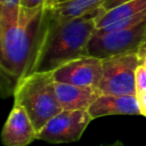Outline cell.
I'll use <instances>...</instances> for the list:
<instances>
[{
	"label": "cell",
	"instance_id": "9",
	"mask_svg": "<svg viewBox=\"0 0 146 146\" xmlns=\"http://www.w3.org/2000/svg\"><path fill=\"white\" fill-rule=\"evenodd\" d=\"M91 119L106 115H141L135 95H100L88 108Z\"/></svg>",
	"mask_w": 146,
	"mask_h": 146
},
{
	"label": "cell",
	"instance_id": "2",
	"mask_svg": "<svg viewBox=\"0 0 146 146\" xmlns=\"http://www.w3.org/2000/svg\"><path fill=\"white\" fill-rule=\"evenodd\" d=\"M46 6L21 8L19 17L11 25L0 26L1 70L16 82L29 73L40 36Z\"/></svg>",
	"mask_w": 146,
	"mask_h": 146
},
{
	"label": "cell",
	"instance_id": "15",
	"mask_svg": "<svg viewBox=\"0 0 146 146\" xmlns=\"http://www.w3.org/2000/svg\"><path fill=\"white\" fill-rule=\"evenodd\" d=\"M46 0H21V6L22 8H27V9H33L38 8L40 6H44Z\"/></svg>",
	"mask_w": 146,
	"mask_h": 146
},
{
	"label": "cell",
	"instance_id": "7",
	"mask_svg": "<svg viewBox=\"0 0 146 146\" xmlns=\"http://www.w3.org/2000/svg\"><path fill=\"white\" fill-rule=\"evenodd\" d=\"M102 75L103 59L88 55L67 62L51 72L56 82L82 87H97Z\"/></svg>",
	"mask_w": 146,
	"mask_h": 146
},
{
	"label": "cell",
	"instance_id": "14",
	"mask_svg": "<svg viewBox=\"0 0 146 146\" xmlns=\"http://www.w3.org/2000/svg\"><path fill=\"white\" fill-rule=\"evenodd\" d=\"M136 95L146 91V67L140 64L136 70Z\"/></svg>",
	"mask_w": 146,
	"mask_h": 146
},
{
	"label": "cell",
	"instance_id": "1",
	"mask_svg": "<svg viewBox=\"0 0 146 146\" xmlns=\"http://www.w3.org/2000/svg\"><path fill=\"white\" fill-rule=\"evenodd\" d=\"M103 8L78 17H63L46 7L36 49L29 73H51L63 64L87 55ZM27 73V74H29Z\"/></svg>",
	"mask_w": 146,
	"mask_h": 146
},
{
	"label": "cell",
	"instance_id": "11",
	"mask_svg": "<svg viewBox=\"0 0 146 146\" xmlns=\"http://www.w3.org/2000/svg\"><path fill=\"white\" fill-rule=\"evenodd\" d=\"M146 10V0H131L113 9L103 11L96 18V29L105 27L117 22L135 17Z\"/></svg>",
	"mask_w": 146,
	"mask_h": 146
},
{
	"label": "cell",
	"instance_id": "10",
	"mask_svg": "<svg viewBox=\"0 0 146 146\" xmlns=\"http://www.w3.org/2000/svg\"><path fill=\"white\" fill-rule=\"evenodd\" d=\"M55 94L63 110H88L102 95L97 87H82L62 82H54Z\"/></svg>",
	"mask_w": 146,
	"mask_h": 146
},
{
	"label": "cell",
	"instance_id": "19",
	"mask_svg": "<svg viewBox=\"0 0 146 146\" xmlns=\"http://www.w3.org/2000/svg\"><path fill=\"white\" fill-rule=\"evenodd\" d=\"M111 146H123V144H122L121 141H119V140H117V141H115V143H113V144H112Z\"/></svg>",
	"mask_w": 146,
	"mask_h": 146
},
{
	"label": "cell",
	"instance_id": "16",
	"mask_svg": "<svg viewBox=\"0 0 146 146\" xmlns=\"http://www.w3.org/2000/svg\"><path fill=\"white\" fill-rule=\"evenodd\" d=\"M136 97H137V100H138V104H139V107H140L141 115L146 116V91L138 92L136 95Z\"/></svg>",
	"mask_w": 146,
	"mask_h": 146
},
{
	"label": "cell",
	"instance_id": "8",
	"mask_svg": "<svg viewBox=\"0 0 146 146\" xmlns=\"http://www.w3.org/2000/svg\"><path fill=\"white\" fill-rule=\"evenodd\" d=\"M38 137L30 116L25 110L14 104L1 131V140L5 146H27Z\"/></svg>",
	"mask_w": 146,
	"mask_h": 146
},
{
	"label": "cell",
	"instance_id": "12",
	"mask_svg": "<svg viewBox=\"0 0 146 146\" xmlns=\"http://www.w3.org/2000/svg\"><path fill=\"white\" fill-rule=\"evenodd\" d=\"M105 1L106 0H72L70 2L48 8H51L57 15L63 17H78L98 10Z\"/></svg>",
	"mask_w": 146,
	"mask_h": 146
},
{
	"label": "cell",
	"instance_id": "3",
	"mask_svg": "<svg viewBox=\"0 0 146 146\" xmlns=\"http://www.w3.org/2000/svg\"><path fill=\"white\" fill-rule=\"evenodd\" d=\"M51 73H29L14 88V104L22 106L38 132L63 111L55 94Z\"/></svg>",
	"mask_w": 146,
	"mask_h": 146
},
{
	"label": "cell",
	"instance_id": "5",
	"mask_svg": "<svg viewBox=\"0 0 146 146\" xmlns=\"http://www.w3.org/2000/svg\"><path fill=\"white\" fill-rule=\"evenodd\" d=\"M146 46V21L130 29L112 31L91 36L87 46V55L100 59L137 51Z\"/></svg>",
	"mask_w": 146,
	"mask_h": 146
},
{
	"label": "cell",
	"instance_id": "4",
	"mask_svg": "<svg viewBox=\"0 0 146 146\" xmlns=\"http://www.w3.org/2000/svg\"><path fill=\"white\" fill-rule=\"evenodd\" d=\"M140 64V49L104 58L103 75L97 88L102 95L136 96V70Z\"/></svg>",
	"mask_w": 146,
	"mask_h": 146
},
{
	"label": "cell",
	"instance_id": "13",
	"mask_svg": "<svg viewBox=\"0 0 146 146\" xmlns=\"http://www.w3.org/2000/svg\"><path fill=\"white\" fill-rule=\"evenodd\" d=\"M21 8V0H0V26L16 23Z\"/></svg>",
	"mask_w": 146,
	"mask_h": 146
},
{
	"label": "cell",
	"instance_id": "6",
	"mask_svg": "<svg viewBox=\"0 0 146 146\" xmlns=\"http://www.w3.org/2000/svg\"><path fill=\"white\" fill-rule=\"evenodd\" d=\"M91 120L88 110H63L46 123L38 132L36 139L51 144L76 141L81 138Z\"/></svg>",
	"mask_w": 146,
	"mask_h": 146
},
{
	"label": "cell",
	"instance_id": "17",
	"mask_svg": "<svg viewBox=\"0 0 146 146\" xmlns=\"http://www.w3.org/2000/svg\"><path fill=\"white\" fill-rule=\"evenodd\" d=\"M128 1H131V0H106L104 2V5L102 6V8L104 9V11H107L110 9H113L124 2H128Z\"/></svg>",
	"mask_w": 146,
	"mask_h": 146
},
{
	"label": "cell",
	"instance_id": "20",
	"mask_svg": "<svg viewBox=\"0 0 146 146\" xmlns=\"http://www.w3.org/2000/svg\"><path fill=\"white\" fill-rule=\"evenodd\" d=\"M108 146H111V145H108Z\"/></svg>",
	"mask_w": 146,
	"mask_h": 146
},
{
	"label": "cell",
	"instance_id": "18",
	"mask_svg": "<svg viewBox=\"0 0 146 146\" xmlns=\"http://www.w3.org/2000/svg\"><path fill=\"white\" fill-rule=\"evenodd\" d=\"M70 1H72V0H46L44 6L46 7H56V6H59V5L70 2Z\"/></svg>",
	"mask_w": 146,
	"mask_h": 146
}]
</instances>
